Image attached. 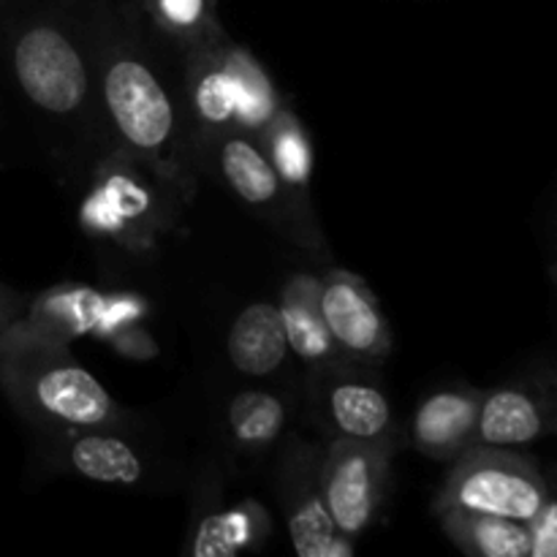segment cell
Instances as JSON below:
<instances>
[{
	"instance_id": "1",
	"label": "cell",
	"mask_w": 557,
	"mask_h": 557,
	"mask_svg": "<svg viewBox=\"0 0 557 557\" xmlns=\"http://www.w3.org/2000/svg\"><path fill=\"white\" fill-rule=\"evenodd\" d=\"M87 36L103 109L123 145L120 150L139 158L166 183H180L177 103L141 44L134 9L96 0Z\"/></svg>"
},
{
	"instance_id": "2",
	"label": "cell",
	"mask_w": 557,
	"mask_h": 557,
	"mask_svg": "<svg viewBox=\"0 0 557 557\" xmlns=\"http://www.w3.org/2000/svg\"><path fill=\"white\" fill-rule=\"evenodd\" d=\"M0 386L16 413L49 435L114 430L125 419L101 381L71 357L69 343L16 324L0 341Z\"/></svg>"
},
{
	"instance_id": "3",
	"label": "cell",
	"mask_w": 557,
	"mask_h": 557,
	"mask_svg": "<svg viewBox=\"0 0 557 557\" xmlns=\"http://www.w3.org/2000/svg\"><path fill=\"white\" fill-rule=\"evenodd\" d=\"M185 109L201 145L239 131L261 139L283 103L253 52L223 36L185 52Z\"/></svg>"
},
{
	"instance_id": "4",
	"label": "cell",
	"mask_w": 557,
	"mask_h": 557,
	"mask_svg": "<svg viewBox=\"0 0 557 557\" xmlns=\"http://www.w3.org/2000/svg\"><path fill=\"white\" fill-rule=\"evenodd\" d=\"M85 41L58 9L16 16L5 30V65L20 96L47 120L76 117L90 103Z\"/></svg>"
},
{
	"instance_id": "5",
	"label": "cell",
	"mask_w": 557,
	"mask_h": 557,
	"mask_svg": "<svg viewBox=\"0 0 557 557\" xmlns=\"http://www.w3.org/2000/svg\"><path fill=\"white\" fill-rule=\"evenodd\" d=\"M549 493L553 487L531 457L504 446L473 444L451 462L433 511L457 509L531 522Z\"/></svg>"
},
{
	"instance_id": "6",
	"label": "cell",
	"mask_w": 557,
	"mask_h": 557,
	"mask_svg": "<svg viewBox=\"0 0 557 557\" xmlns=\"http://www.w3.org/2000/svg\"><path fill=\"white\" fill-rule=\"evenodd\" d=\"M161 185L169 183L139 158L114 152L98 169L96 185L82 201V232L145 253L169 226L166 190Z\"/></svg>"
},
{
	"instance_id": "7",
	"label": "cell",
	"mask_w": 557,
	"mask_h": 557,
	"mask_svg": "<svg viewBox=\"0 0 557 557\" xmlns=\"http://www.w3.org/2000/svg\"><path fill=\"white\" fill-rule=\"evenodd\" d=\"M395 441L332 438L321 455V490L343 536L359 539L384 506Z\"/></svg>"
},
{
	"instance_id": "8",
	"label": "cell",
	"mask_w": 557,
	"mask_h": 557,
	"mask_svg": "<svg viewBox=\"0 0 557 557\" xmlns=\"http://www.w3.org/2000/svg\"><path fill=\"white\" fill-rule=\"evenodd\" d=\"M341 364L315 370L313 411L321 428L332 438L395 441L392 403L379 381Z\"/></svg>"
},
{
	"instance_id": "9",
	"label": "cell",
	"mask_w": 557,
	"mask_h": 557,
	"mask_svg": "<svg viewBox=\"0 0 557 557\" xmlns=\"http://www.w3.org/2000/svg\"><path fill=\"white\" fill-rule=\"evenodd\" d=\"M321 446L292 438L277 471V495L297 557H321L337 536L321 490Z\"/></svg>"
},
{
	"instance_id": "10",
	"label": "cell",
	"mask_w": 557,
	"mask_h": 557,
	"mask_svg": "<svg viewBox=\"0 0 557 557\" xmlns=\"http://www.w3.org/2000/svg\"><path fill=\"white\" fill-rule=\"evenodd\" d=\"M321 315L348 362H381L392 354V330L368 283L346 270L321 277Z\"/></svg>"
},
{
	"instance_id": "11",
	"label": "cell",
	"mask_w": 557,
	"mask_h": 557,
	"mask_svg": "<svg viewBox=\"0 0 557 557\" xmlns=\"http://www.w3.org/2000/svg\"><path fill=\"white\" fill-rule=\"evenodd\" d=\"M207 150L212 152L218 177L245 207L277 218L288 210L294 199L283 188L281 177H277L275 166L267 158L259 139L239 134V131H228V134L215 136L207 145Z\"/></svg>"
},
{
	"instance_id": "12",
	"label": "cell",
	"mask_w": 557,
	"mask_h": 557,
	"mask_svg": "<svg viewBox=\"0 0 557 557\" xmlns=\"http://www.w3.org/2000/svg\"><path fill=\"white\" fill-rule=\"evenodd\" d=\"M482 397L476 389H441L424 397L413 413L411 444L430 460L455 462L476 444Z\"/></svg>"
},
{
	"instance_id": "13",
	"label": "cell",
	"mask_w": 557,
	"mask_h": 557,
	"mask_svg": "<svg viewBox=\"0 0 557 557\" xmlns=\"http://www.w3.org/2000/svg\"><path fill=\"white\" fill-rule=\"evenodd\" d=\"M54 455L76 476L114 487H134L145 479L141 451L114 430H74L54 435Z\"/></svg>"
},
{
	"instance_id": "14",
	"label": "cell",
	"mask_w": 557,
	"mask_h": 557,
	"mask_svg": "<svg viewBox=\"0 0 557 557\" xmlns=\"http://www.w3.org/2000/svg\"><path fill=\"white\" fill-rule=\"evenodd\" d=\"M283 332H286L288 351L313 370L343 362L341 348L332 341L326 321L321 315V277L292 275L277 299Z\"/></svg>"
},
{
	"instance_id": "15",
	"label": "cell",
	"mask_w": 557,
	"mask_h": 557,
	"mask_svg": "<svg viewBox=\"0 0 557 557\" xmlns=\"http://www.w3.org/2000/svg\"><path fill=\"white\" fill-rule=\"evenodd\" d=\"M228 362L248 379H267L286 364L288 343L275 302H253L234 319Z\"/></svg>"
},
{
	"instance_id": "16",
	"label": "cell",
	"mask_w": 557,
	"mask_h": 557,
	"mask_svg": "<svg viewBox=\"0 0 557 557\" xmlns=\"http://www.w3.org/2000/svg\"><path fill=\"white\" fill-rule=\"evenodd\" d=\"M549 430L547 408L536 395L522 386H500L482 397L476 424V444L484 446H515L533 444Z\"/></svg>"
},
{
	"instance_id": "17",
	"label": "cell",
	"mask_w": 557,
	"mask_h": 557,
	"mask_svg": "<svg viewBox=\"0 0 557 557\" xmlns=\"http://www.w3.org/2000/svg\"><path fill=\"white\" fill-rule=\"evenodd\" d=\"M435 517L451 544L466 557H528L531 553L528 522L457 509L441 511Z\"/></svg>"
},
{
	"instance_id": "18",
	"label": "cell",
	"mask_w": 557,
	"mask_h": 557,
	"mask_svg": "<svg viewBox=\"0 0 557 557\" xmlns=\"http://www.w3.org/2000/svg\"><path fill=\"white\" fill-rule=\"evenodd\" d=\"M286 430V403L267 389H243L226 403V435L243 455H264Z\"/></svg>"
},
{
	"instance_id": "19",
	"label": "cell",
	"mask_w": 557,
	"mask_h": 557,
	"mask_svg": "<svg viewBox=\"0 0 557 557\" xmlns=\"http://www.w3.org/2000/svg\"><path fill=\"white\" fill-rule=\"evenodd\" d=\"M98 294L79 286H58L52 292L41 294L25 305L16 326L38 335L54 337V341L71 343V337L85 335L92 330V315H96Z\"/></svg>"
},
{
	"instance_id": "20",
	"label": "cell",
	"mask_w": 557,
	"mask_h": 557,
	"mask_svg": "<svg viewBox=\"0 0 557 557\" xmlns=\"http://www.w3.org/2000/svg\"><path fill=\"white\" fill-rule=\"evenodd\" d=\"M259 141L288 196L297 201L299 194H308L310 177H313V145H310L302 120L292 109L283 107Z\"/></svg>"
},
{
	"instance_id": "21",
	"label": "cell",
	"mask_w": 557,
	"mask_h": 557,
	"mask_svg": "<svg viewBox=\"0 0 557 557\" xmlns=\"http://www.w3.org/2000/svg\"><path fill=\"white\" fill-rule=\"evenodd\" d=\"M139 5L150 25L185 52L223 36L218 0H141Z\"/></svg>"
},
{
	"instance_id": "22",
	"label": "cell",
	"mask_w": 557,
	"mask_h": 557,
	"mask_svg": "<svg viewBox=\"0 0 557 557\" xmlns=\"http://www.w3.org/2000/svg\"><path fill=\"white\" fill-rule=\"evenodd\" d=\"M147 315V302L134 294H114V297H103L98 294L96 315H92V335L101 341H112L120 332L139 326V321Z\"/></svg>"
},
{
	"instance_id": "23",
	"label": "cell",
	"mask_w": 557,
	"mask_h": 557,
	"mask_svg": "<svg viewBox=\"0 0 557 557\" xmlns=\"http://www.w3.org/2000/svg\"><path fill=\"white\" fill-rule=\"evenodd\" d=\"M531 528V553L528 557H557V493L553 490L547 504L528 522Z\"/></svg>"
},
{
	"instance_id": "24",
	"label": "cell",
	"mask_w": 557,
	"mask_h": 557,
	"mask_svg": "<svg viewBox=\"0 0 557 557\" xmlns=\"http://www.w3.org/2000/svg\"><path fill=\"white\" fill-rule=\"evenodd\" d=\"M109 343H112L123 357H131V359H147L150 354H156L152 337L147 335V332H141L139 326H131V330L120 332V335H114Z\"/></svg>"
},
{
	"instance_id": "25",
	"label": "cell",
	"mask_w": 557,
	"mask_h": 557,
	"mask_svg": "<svg viewBox=\"0 0 557 557\" xmlns=\"http://www.w3.org/2000/svg\"><path fill=\"white\" fill-rule=\"evenodd\" d=\"M22 308H25V302H22L14 292H9V288L0 283V341H3L5 332L11 330V324L20 319Z\"/></svg>"
},
{
	"instance_id": "26",
	"label": "cell",
	"mask_w": 557,
	"mask_h": 557,
	"mask_svg": "<svg viewBox=\"0 0 557 557\" xmlns=\"http://www.w3.org/2000/svg\"><path fill=\"white\" fill-rule=\"evenodd\" d=\"M354 542H357V539L337 533L335 542L330 544V549H326V553L321 557H354Z\"/></svg>"
},
{
	"instance_id": "27",
	"label": "cell",
	"mask_w": 557,
	"mask_h": 557,
	"mask_svg": "<svg viewBox=\"0 0 557 557\" xmlns=\"http://www.w3.org/2000/svg\"><path fill=\"white\" fill-rule=\"evenodd\" d=\"M555 493H557V473H555Z\"/></svg>"
}]
</instances>
